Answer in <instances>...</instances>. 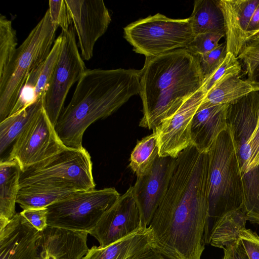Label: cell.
I'll list each match as a JSON object with an SVG mask.
<instances>
[{
	"instance_id": "277c9868",
	"label": "cell",
	"mask_w": 259,
	"mask_h": 259,
	"mask_svg": "<svg viewBox=\"0 0 259 259\" xmlns=\"http://www.w3.org/2000/svg\"><path fill=\"white\" fill-rule=\"evenodd\" d=\"M208 211L204 230L205 244L218 220L228 211L241 208L242 173L231 128L223 131L208 151Z\"/></svg>"
},
{
	"instance_id": "ac0fdd59",
	"label": "cell",
	"mask_w": 259,
	"mask_h": 259,
	"mask_svg": "<svg viewBox=\"0 0 259 259\" xmlns=\"http://www.w3.org/2000/svg\"><path fill=\"white\" fill-rule=\"evenodd\" d=\"M225 23L227 52L238 56L245 40L248 25L259 0H218Z\"/></svg>"
},
{
	"instance_id": "7a4b0ae2",
	"label": "cell",
	"mask_w": 259,
	"mask_h": 259,
	"mask_svg": "<svg viewBox=\"0 0 259 259\" xmlns=\"http://www.w3.org/2000/svg\"><path fill=\"white\" fill-rule=\"evenodd\" d=\"M141 70L87 69L77 82L71 99L55 126L67 148L80 149L87 128L117 111L140 94Z\"/></svg>"
},
{
	"instance_id": "60d3db41",
	"label": "cell",
	"mask_w": 259,
	"mask_h": 259,
	"mask_svg": "<svg viewBox=\"0 0 259 259\" xmlns=\"http://www.w3.org/2000/svg\"><path fill=\"white\" fill-rule=\"evenodd\" d=\"M231 245L233 259H249L240 239Z\"/></svg>"
},
{
	"instance_id": "4316f807",
	"label": "cell",
	"mask_w": 259,
	"mask_h": 259,
	"mask_svg": "<svg viewBox=\"0 0 259 259\" xmlns=\"http://www.w3.org/2000/svg\"><path fill=\"white\" fill-rule=\"evenodd\" d=\"M157 136L155 132L138 141L130 159L129 166L137 177L148 172L158 156Z\"/></svg>"
},
{
	"instance_id": "4dcf8cb0",
	"label": "cell",
	"mask_w": 259,
	"mask_h": 259,
	"mask_svg": "<svg viewBox=\"0 0 259 259\" xmlns=\"http://www.w3.org/2000/svg\"><path fill=\"white\" fill-rule=\"evenodd\" d=\"M241 65L238 59L233 54L227 53L219 67L205 80L201 89L205 94L212 89L232 76H239Z\"/></svg>"
},
{
	"instance_id": "4fadbf2b",
	"label": "cell",
	"mask_w": 259,
	"mask_h": 259,
	"mask_svg": "<svg viewBox=\"0 0 259 259\" xmlns=\"http://www.w3.org/2000/svg\"><path fill=\"white\" fill-rule=\"evenodd\" d=\"M141 228L139 209L131 186L103 213L89 234L98 240L100 246L104 247Z\"/></svg>"
},
{
	"instance_id": "8fae6325",
	"label": "cell",
	"mask_w": 259,
	"mask_h": 259,
	"mask_svg": "<svg viewBox=\"0 0 259 259\" xmlns=\"http://www.w3.org/2000/svg\"><path fill=\"white\" fill-rule=\"evenodd\" d=\"M83 59L93 56L94 46L106 31L111 16L102 0H65Z\"/></svg>"
},
{
	"instance_id": "f546056e",
	"label": "cell",
	"mask_w": 259,
	"mask_h": 259,
	"mask_svg": "<svg viewBox=\"0 0 259 259\" xmlns=\"http://www.w3.org/2000/svg\"><path fill=\"white\" fill-rule=\"evenodd\" d=\"M62 44L63 37L60 33L55 40L50 54L41 65L35 89V97L36 101L43 97L49 87L61 54Z\"/></svg>"
},
{
	"instance_id": "7c38bea8",
	"label": "cell",
	"mask_w": 259,
	"mask_h": 259,
	"mask_svg": "<svg viewBox=\"0 0 259 259\" xmlns=\"http://www.w3.org/2000/svg\"><path fill=\"white\" fill-rule=\"evenodd\" d=\"M205 95L201 88L153 131L157 136L160 157L176 158L191 144L192 120Z\"/></svg>"
},
{
	"instance_id": "74e56055",
	"label": "cell",
	"mask_w": 259,
	"mask_h": 259,
	"mask_svg": "<svg viewBox=\"0 0 259 259\" xmlns=\"http://www.w3.org/2000/svg\"><path fill=\"white\" fill-rule=\"evenodd\" d=\"M251 156L250 170L259 165V122L250 139Z\"/></svg>"
},
{
	"instance_id": "7bdbcfd3",
	"label": "cell",
	"mask_w": 259,
	"mask_h": 259,
	"mask_svg": "<svg viewBox=\"0 0 259 259\" xmlns=\"http://www.w3.org/2000/svg\"><path fill=\"white\" fill-rule=\"evenodd\" d=\"M224 255L223 259H233L231 245L225 247L224 248Z\"/></svg>"
},
{
	"instance_id": "d590c367",
	"label": "cell",
	"mask_w": 259,
	"mask_h": 259,
	"mask_svg": "<svg viewBox=\"0 0 259 259\" xmlns=\"http://www.w3.org/2000/svg\"><path fill=\"white\" fill-rule=\"evenodd\" d=\"M239 239L249 259H259V236L256 232L246 228L239 234Z\"/></svg>"
},
{
	"instance_id": "7402d4cb",
	"label": "cell",
	"mask_w": 259,
	"mask_h": 259,
	"mask_svg": "<svg viewBox=\"0 0 259 259\" xmlns=\"http://www.w3.org/2000/svg\"><path fill=\"white\" fill-rule=\"evenodd\" d=\"M195 35L215 33L225 36L223 14L218 0H196L189 17Z\"/></svg>"
},
{
	"instance_id": "ffe728a7",
	"label": "cell",
	"mask_w": 259,
	"mask_h": 259,
	"mask_svg": "<svg viewBox=\"0 0 259 259\" xmlns=\"http://www.w3.org/2000/svg\"><path fill=\"white\" fill-rule=\"evenodd\" d=\"M152 242L149 228H141L106 247L92 246L82 259H127L153 248Z\"/></svg>"
},
{
	"instance_id": "30bf717a",
	"label": "cell",
	"mask_w": 259,
	"mask_h": 259,
	"mask_svg": "<svg viewBox=\"0 0 259 259\" xmlns=\"http://www.w3.org/2000/svg\"><path fill=\"white\" fill-rule=\"evenodd\" d=\"M67 148L42 107L15 140L8 160H15L22 172Z\"/></svg>"
},
{
	"instance_id": "e0dca14e",
	"label": "cell",
	"mask_w": 259,
	"mask_h": 259,
	"mask_svg": "<svg viewBox=\"0 0 259 259\" xmlns=\"http://www.w3.org/2000/svg\"><path fill=\"white\" fill-rule=\"evenodd\" d=\"M88 234L48 226L40 231L36 259H82L89 249Z\"/></svg>"
},
{
	"instance_id": "1f68e13d",
	"label": "cell",
	"mask_w": 259,
	"mask_h": 259,
	"mask_svg": "<svg viewBox=\"0 0 259 259\" xmlns=\"http://www.w3.org/2000/svg\"><path fill=\"white\" fill-rule=\"evenodd\" d=\"M237 58L243 63L249 79L259 65V33L245 42Z\"/></svg>"
},
{
	"instance_id": "52a82bcc",
	"label": "cell",
	"mask_w": 259,
	"mask_h": 259,
	"mask_svg": "<svg viewBox=\"0 0 259 259\" xmlns=\"http://www.w3.org/2000/svg\"><path fill=\"white\" fill-rule=\"evenodd\" d=\"M195 34L190 18L174 19L159 13L124 28V37L134 51L152 58L180 49L192 42Z\"/></svg>"
},
{
	"instance_id": "83f0119b",
	"label": "cell",
	"mask_w": 259,
	"mask_h": 259,
	"mask_svg": "<svg viewBox=\"0 0 259 259\" xmlns=\"http://www.w3.org/2000/svg\"><path fill=\"white\" fill-rule=\"evenodd\" d=\"M241 208L247 220L259 224V165L242 174Z\"/></svg>"
},
{
	"instance_id": "9a60e30c",
	"label": "cell",
	"mask_w": 259,
	"mask_h": 259,
	"mask_svg": "<svg viewBox=\"0 0 259 259\" xmlns=\"http://www.w3.org/2000/svg\"><path fill=\"white\" fill-rule=\"evenodd\" d=\"M259 92H253L229 104L228 125L235 142L242 173L250 170V139L258 123Z\"/></svg>"
},
{
	"instance_id": "d6986e66",
	"label": "cell",
	"mask_w": 259,
	"mask_h": 259,
	"mask_svg": "<svg viewBox=\"0 0 259 259\" xmlns=\"http://www.w3.org/2000/svg\"><path fill=\"white\" fill-rule=\"evenodd\" d=\"M229 104L199 106L191 123V141L200 153H207L218 136L228 128Z\"/></svg>"
},
{
	"instance_id": "f35d334b",
	"label": "cell",
	"mask_w": 259,
	"mask_h": 259,
	"mask_svg": "<svg viewBox=\"0 0 259 259\" xmlns=\"http://www.w3.org/2000/svg\"><path fill=\"white\" fill-rule=\"evenodd\" d=\"M259 33V3L248 25L245 42Z\"/></svg>"
},
{
	"instance_id": "603a6c76",
	"label": "cell",
	"mask_w": 259,
	"mask_h": 259,
	"mask_svg": "<svg viewBox=\"0 0 259 259\" xmlns=\"http://www.w3.org/2000/svg\"><path fill=\"white\" fill-rule=\"evenodd\" d=\"M253 92H259V85L239 76L230 77L214 87L206 95L200 105L206 107L229 104Z\"/></svg>"
},
{
	"instance_id": "9c48e42d",
	"label": "cell",
	"mask_w": 259,
	"mask_h": 259,
	"mask_svg": "<svg viewBox=\"0 0 259 259\" xmlns=\"http://www.w3.org/2000/svg\"><path fill=\"white\" fill-rule=\"evenodd\" d=\"M61 33L63 37L61 54L42 97L44 109L54 126L63 111L69 91L87 70L77 46L74 27L71 25L68 31H62Z\"/></svg>"
},
{
	"instance_id": "6da1fadb",
	"label": "cell",
	"mask_w": 259,
	"mask_h": 259,
	"mask_svg": "<svg viewBox=\"0 0 259 259\" xmlns=\"http://www.w3.org/2000/svg\"><path fill=\"white\" fill-rule=\"evenodd\" d=\"M208 153L192 144L177 158L149 228L152 247L167 259H200L208 211Z\"/></svg>"
},
{
	"instance_id": "ba28073f",
	"label": "cell",
	"mask_w": 259,
	"mask_h": 259,
	"mask_svg": "<svg viewBox=\"0 0 259 259\" xmlns=\"http://www.w3.org/2000/svg\"><path fill=\"white\" fill-rule=\"evenodd\" d=\"M120 196L114 188L75 192L47 207V225L89 233Z\"/></svg>"
},
{
	"instance_id": "5bb4252c",
	"label": "cell",
	"mask_w": 259,
	"mask_h": 259,
	"mask_svg": "<svg viewBox=\"0 0 259 259\" xmlns=\"http://www.w3.org/2000/svg\"><path fill=\"white\" fill-rule=\"evenodd\" d=\"M176 158L157 157L150 171L137 177L133 193L141 218L142 228H147L163 198L173 171Z\"/></svg>"
},
{
	"instance_id": "ab89813d",
	"label": "cell",
	"mask_w": 259,
	"mask_h": 259,
	"mask_svg": "<svg viewBox=\"0 0 259 259\" xmlns=\"http://www.w3.org/2000/svg\"><path fill=\"white\" fill-rule=\"evenodd\" d=\"M127 259H167L153 248L135 254Z\"/></svg>"
},
{
	"instance_id": "ee69618b",
	"label": "cell",
	"mask_w": 259,
	"mask_h": 259,
	"mask_svg": "<svg viewBox=\"0 0 259 259\" xmlns=\"http://www.w3.org/2000/svg\"><path fill=\"white\" fill-rule=\"evenodd\" d=\"M258 122H259V111H258Z\"/></svg>"
},
{
	"instance_id": "5b68a950",
	"label": "cell",
	"mask_w": 259,
	"mask_h": 259,
	"mask_svg": "<svg viewBox=\"0 0 259 259\" xmlns=\"http://www.w3.org/2000/svg\"><path fill=\"white\" fill-rule=\"evenodd\" d=\"M58 27L52 22L48 9L17 48L4 75L0 79V122L10 115L30 73L50 54Z\"/></svg>"
},
{
	"instance_id": "d6a6232c",
	"label": "cell",
	"mask_w": 259,
	"mask_h": 259,
	"mask_svg": "<svg viewBox=\"0 0 259 259\" xmlns=\"http://www.w3.org/2000/svg\"><path fill=\"white\" fill-rule=\"evenodd\" d=\"M227 54L225 41L214 50L203 55H197L204 80L222 64Z\"/></svg>"
},
{
	"instance_id": "2e32d148",
	"label": "cell",
	"mask_w": 259,
	"mask_h": 259,
	"mask_svg": "<svg viewBox=\"0 0 259 259\" xmlns=\"http://www.w3.org/2000/svg\"><path fill=\"white\" fill-rule=\"evenodd\" d=\"M40 232L20 213L0 230V259H36Z\"/></svg>"
},
{
	"instance_id": "3957f363",
	"label": "cell",
	"mask_w": 259,
	"mask_h": 259,
	"mask_svg": "<svg viewBox=\"0 0 259 259\" xmlns=\"http://www.w3.org/2000/svg\"><path fill=\"white\" fill-rule=\"evenodd\" d=\"M199 59L186 49L146 58L141 70L143 116L139 126L153 131L202 87Z\"/></svg>"
},
{
	"instance_id": "484cf974",
	"label": "cell",
	"mask_w": 259,
	"mask_h": 259,
	"mask_svg": "<svg viewBox=\"0 0 259 259\" xmlns=\"http://www.w3.org/2000/svg\"><path fill=\"white\" fill-rule=\"evenodd\" d=\"M77 192L34 185L19 187L16 203L23 210L47 207Z\"/></svg>"
},
{
	"instance_id": "cb8c5ba5",
	"label": "cell",
	"mask_w": 259,
	"mask_h": 259,
	"mask_svg": "<svg viewBox=\"0 0 259 259\" xmlns=\"http://www.w3.org/2000/svg\"><path fill=\"white\" fill-rule=\"evenodd\" d=\"M42 107V98L20 111L9 116L0 122L1 159Z\"/></svg>"
},
{
	"instance_id": "44dd1931",
	"label": "cell",
	"mask_w": 259,
	"mask_h": 259,
	"mask_svg": "<svg viewBox=\"0 0 259 259\" xmlns=\"http://www.w3.org/2000/svg\"><path fill=\"white\" fill-rule=\"evenodd\" d=\"M21 172L16 161H1L0 230L3 229L17 213L15 205Z\"/></svg>"
},
{
	"instance_id": "8d00e7d4",
	"label": "cell",
	"mask_w": 259,
	"mask_h": 259,
	"mask_svg": "<svg viewBox=\"0 0 259 259\" xmlns=\"http://www.w3.org/2000/svg\"><path fill=\"white\" fill-rule=\"evenodd\" d=\"M20 213L39 232L48 226L47 207L23 210Z\"/></svg>"
},
{
	"instance_id": "e575fe53",
	"label": "cell",
	"mask_w": 259,
	"mask_h": 259,
	"mask_svg": "<svg viewBox=\"0 0 259 259\" xmlns=\"http://www.w3.org/2000/svg\"><path fill=\"white\" fill-rule=\"evenodd\" d=\"M48 9L52 22L67 31L72 25V20L65 0L49 1Z\"/></svg>"
},
{
	"instance_id": "836d02e7",
	"label": "cell",
	"mask_w": 259,
	"mask_h": 259,
	"mask_svg": "<svg viewBox=\"0 0 259 259\" xmlns=\"http://www.w3.org/2000/svg\"><path fill=\"white\" fill-rule=\"evenodd\" d=\"M224 34L205 33L196 35L192 42L186 48L195 55H203L215 49Z\"/></svg>"
},
{
	"instance_id": "b9f144b4",
	"label": "cell",
	"mask_w": 259,
	"mask_h": 259,
	"mask_svg": "<svg viewBox=\"0 0 259 259\" xmlns=\"http://www.w3.org/2000/svg\"><path fill=\"white\" fill-rule=\"evenodd\" d=\"M247 79L259 85V65L254 69L251 76Z\"/></svg>"
},
{
	"instance_id": "f1b7e54d",
	"label": "cell",
	"mask_w": 259,
	"mask_h": 259,
	"mask_svg": "<svg viewBox=\"0 0 259 259\" xmlns=\"http://www.w3.org/2000/svg\"><path fill=\"white\" fill-rule=\"evenodd\" d=\"M17 37L12 21L0 15V79L5 73L17 51Z\"/></svg>"
},
{
	"instance_id": "8992f818",
	"label": "cell",
	"mask_w": 259,
	"mask_h": 259,
	"mask_svg": "<svg viewBox=\"0 0 259 259\" xmlns=\"http://www.w3.org/2000/svg\"><path fill=\"white\" fill-rule=\"evenodd\" d=\"M26 185L71 192L95 189L90 154L84 147L67 148L21 172L19 187Z\"/></svg>"
},
{
	"instance_id": "d4e9b609",
	"label": "cell",
	"mask_w": 259,
	"mask_h": 259,
	"mask_svg": "<svg viewBox=\"0 0 259 259\" xmlns=\"http://www.w3.org/2000/svg\"><path fill=\"white\" fill-rule=\"evenodd\" d=\"M247 219L241 208L225 213L216 223L211 233L209 244L224 248L239 239L240 232L245 228Z\"/></svg>"
}]
</instances>
